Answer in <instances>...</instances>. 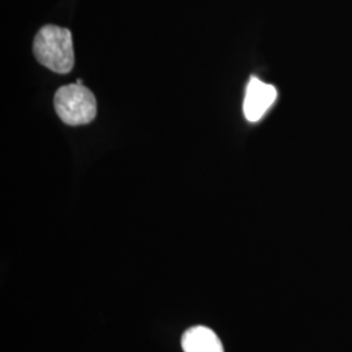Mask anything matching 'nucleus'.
I'll list each match as a JSON object with an SVG mask.
<instances>
[{"label": "nucleus", "mask_w": 352, "mask_h": 352, "mask_svg": "<svg viewBox=\"0 0 352 352\" xmlns=\"http://www.w3.org/2000/svg\"><path fill=\"white\" fill-rule=\"evenodd\" d=\"M182 347L184 352H225L218 336L206 327L188 329L182 338Z\"/></svg>", "instance_id": "20e7f679"}, {"label": "nucleus", "mask_w": 352, "mask_h": 352, "mask_svg": "<svg viewBox=\"0 0 352 352\" xmlns=\"http://www.w3.org/2000/svg\"><path fill=\"white\" fill-rule=\"evenodd\" d=\"M54 104L58 116L68 126L89 124L97 116L96 97L84 85L71 84L58 89Z\"/></svg>", "instance_id": "f03ea898"}, {"label": "nucleus", "mask_w": 352, "mask_h": 352, "mask_svg": "<svg viewBox=\"0 0 352 352\" xmlns=\"http://www.w3.org/2000/svg\"><path fill=\"white\" fill-rule=\"evenodd\" d=\"M76 84H78V85H82V80H77V82Z\"/></svg>", "instance_id": "39448f33"}, {"label": "nucleus", "mask_w": 352, "mask_h": 352, "mask_svg": "<svg viewBox=\"0 0 352 352\" xmlns=\"http://www.w3.org/2000/svg\"><path fill=\"white\" fill-rule=\"evenodd\" d=\"M33 51L38 62L52 72L65 75L75 65L72 34L65 28L56 25L41 28L34 38Z\"/></svg>", "instance_id": "f257e3e1"}, {"label": "nucleus", "mask_w": 352, "mask_h": 352, "mask_svg": "<svg viewBox=\"0 0 352 352\" xmlns=\"http://www.w3.org/2000/svg\"><path fill=\"white\" fill-rule=\"evenodd\" d=\"M278 91L276 87L265 84L257 77H252L243 104V111L247 120L258 122L272 104L277 100Z\"/></svg>", "instance_id": "7ed1b4c3"}]
</instances>
